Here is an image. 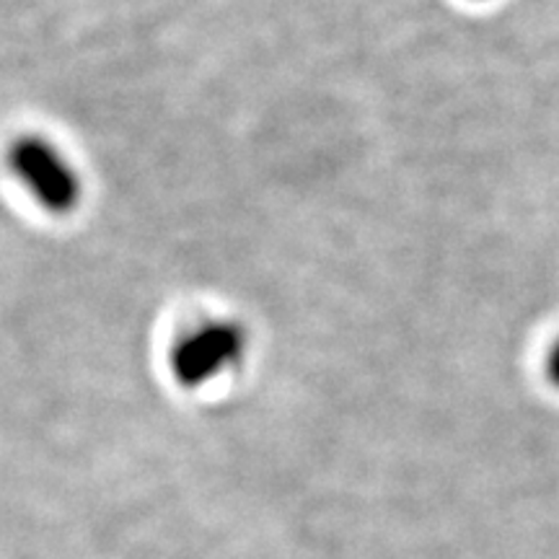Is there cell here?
<instances>
[{
    "instance_id": "6da1fadb",
    "label": "cell",
    "mask_w": 559,
    "mask_h": 559,
    "mask_svg": "<svg viewBox=\"0 0 559 559\" xmlns=\"http://www.w3.org/2000/svg\"><path fill=\"white\" fill-rule=\"evenodd\" d=\"M9 169L19 185L52 215H70L83 200V181L52 140L41 135H21L9 148Z\"/></svg>"
},
{
    "instance_id": "7a4b0ae2",
    "label": "cell",
    "mask_w": 559,
    "mask_h": 559,
    "mask_svg": "<svg viewBox=\"0 0 559 559\" xmlns=\"http://www.w3.org/2000/svg\"><path fill=\"white\" fill-rule=\"evenodd\" d=\"M249 332L234 319H213L187 330L171 347V376L179 386L200 389L243 360Z\"/></svg>"
},
{
    "instance_id": "3957f363",
    "label": "cell",
    "mask_w": 559,
    "mask_h": 559,
    "mask_svg": "<svg viewBox=\"0 0 559 559\" xmlns=\"http://www.w3.org/2000/svg\"><path fill=\"white\" fill-rule=\"evenodd\" d=\"M547 373H549L551 383H555V386H559V340L555 342V347H551V353H549Z\"/></svg>"
}]
</instances>
